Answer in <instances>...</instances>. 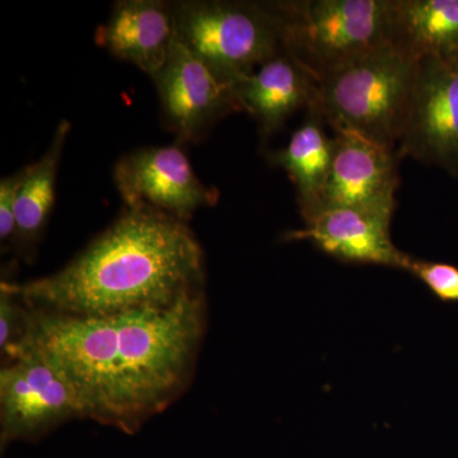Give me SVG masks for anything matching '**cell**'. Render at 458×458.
Returning a JSON list of instances; mask_svg holds the SVG:
<instances>
[{
    "label": "cell",
    "instance_id": "d6986e66",
    "mask_svg": "<svg viewBox=\"0 0 458 458\" xmlns=\"http://www.w3.org/2000/svg\"><path fill=\"white\" fill-rule=\"evenodd\" d=\"M26 170L17 171L0 181V245L2 251L13 249L16 240V201Z\"/></svg>",
    "mask_w": 458,
    "mask_h": 458
},
{
    "label": "cell",
    "instance_id": "4fadbf2b",
    "mask_svg": "<svg viewBox=\"0 0 458 458\" xmlns=\"http://www.w3.org/2000/svg\"><path fill=\"white\" fill-rule=\"evenodd\" d=\"M241 110L252 114L264 137L274 134L301 108L315 102V84L285 51L278 54L236 86Z\"/></svg>",
    "mask_w": 458,
    "mask_h": 458
},
{
    "label": "cell",
    "instance_id": "8fae6325",
    "mask_svg": "<svg viewBox=\"0 0 458 458\" xmlns=\"http://www.w3.org/2000/svg\"><path fill=\"white\" fill-rule=\"evenodd\" d=\"M393 216L358 209L333 208L304 218L303 229L289 240L311 241L325 254L351 264L381 265L408 271L411 256L391 240Z\"/></svg>",
    "mask_w": 458,
    "mask_h": 458
},
{
    "label": "cell",
    "instance_id": "9a60e30c",
    "mask_svg": "<svg viewBox=\"0 0 458 458\" xmlns=\"http://www.w3.org/2000/svg\"><path fill=\"white\" fill-rule=\"evenodd\" d=\"M71 131V123L62 120L57 125L49 149L38 161L25 167L16 201V240L14 251L31 259L53 212L56 198V176L63 148Z\"/></svg>",
    "mask_w": 458,
    "mask_h": 458
},
{
    "label": "cell",
    "instance_id": "7a4b0ae2",
    "mask_svg": "<svg viewBox=\"0 0 458 458\" xmlns=\"http://www.w3.org/2000/svg\"><path fill=\"white\" fill-rule=\"evenodd\" d=\"M203 284V251L191 229L140 205L126 208L63 269L18 291L36 311L110 316L170 306Z\"/></svg>",
    "mask_w": 458,
    "mask_h": 458
},
{
    "label": "cell",
    "instance_id": "3957f363",
    "mask_svg": "<svg viewBox=\"0 0 458 458\" xmlns=\"http://www.w3.org/2000/svg\"><path fill=\"white\" fill-rule=\"evenodd\" d=\"M417 64L386 45L313 83L315 106L335 131L354 132L394 152Z\"/></svg>",
    "mask_w": 458,
    "mask_h": 458
},
{
    "label": "cell",
    "instance_id": "6da1fadb",
    "mask_svg": "<svg viewBox=\"0 0 458 458\" xmlns=\"http://www.w3.org/2000/svg\"><path fill=\"white\" fill-rule=\"evenodd\" d=\"M205 327L204 289L170 306L110 316L30 309L16 357L44 358L73 385L86 419L134 434L188 388Z\"/></svg>",
    "mask_w": 458,
    "mask_h": 458
},
{
    "label": "cell",
    "instance_id": "ac0fdd59",
    "mask_svg": "<svg viewBox=\"0 0 458 458\" xmlns=\"http://www.w3.org/2000/svg\"><path fill=\"white\" fill-rule=\"evenodd\" d=\"M408 271L420 279L443 302L458 303V267L412 258Z\"/></svg>",
    "mask_w": 458,
    "mask_h": 458
},
{
    "label": "cell",
    "instance_id": "2e32d148",
    "mask_svg": "<svg viewBox=\"0 0 458 458\" xmlns=\"http://www.w3.org/2000/svg\"><path fill=\"white\" fill-rule=\"evenodd\" d=\"M321 117L313 102L289 143L270 155V161L284 168L293 181L302 216L318 203L333 161L334 140L322 128Z\"/></svg>",
    "mask_w": 458,
    "mask_h": 458
},
{
    "label": "cell",
    "instance_id": "52a82bcc",
    "mask_svg": "<svg viewBox=\"0 0 458 458\" xmlns=\"http://www.w3.org/2000/svg\"><path fill=\"white\" fill-rule=\"evenodd\" d=\"M399 156L458 174V55L418 59Z\"/></svg>",
    "mask_w": 458,
    "mask_h": 458
},
{
    "label": "cell",
    "instance_id": "5b68a950",
    "mask_svg": "<svg viewBox=\"0 0 458 458\" xmlns=\"http://www.w3.org/2000/svg\"><path fill=\"white\" fill-rule=\"evenodd\" d=\"M171 8L176 38L228 82L238 84L284 51L270 2L181 0Z\"/></svg>",
    "mask_w": 458,
    "mask_h": 458
},
{
    "label": "cell",
    "instance_id": "e0dca14e",
    "mask_svg": "<svg viewBox=\"0 0 458 458\" xmlns=\"http://www.w3.org/2000/svg\"><path fill=\"white\" fill-rule=\"evenodd\" d=\"M30 309L16 283L3 280L0 285V352L5 361L16 357L25 340Z\"/></svg>",
    "mask_w": 458,
    "mask_h": 458
},
{
    "label": "cell",
    "instance_id": "9c48e42d",
    "mask_svg": "<svg viewBox=\"0 0 458 458\" xmlns=\"http://www.w3.org/2000/svg\"><path fill=\"white\" fill-rule=\"evenodd\" d=\"M114 180L126 208L146 205L185 223L218 200V191L201 182L177 141L123 156L114 165Z\"/></svg>",
    "mask_w": 458,
    "mask_h": 458
},
{
    "label": "cell",
    "instance_id": "7c38bea8",
    "mask_svg": "<svg viewBox=\"0 0 458 458\" xmlns=\"http://www.w3.org/2000/svg\"><path fill=\"white\" fill-rule=\"evenodd\" d=\"M176 32L171 2L120 0L107 22L99 27L96 41L117 59L131 63L156 77L171 53Z\"/></svg>",
    "mask_w": 458,
    "mask_h": 458
},
{
    "label": "cell",
    "instance_id": "277c9868",
    "mask_svg": "<svg viewBox=\"0 0 458 458\" xmlns=\"http://www.w3.org/2000/svg\"><path fill=\"white\" fill-rule=\"evenodd\" d=\"M283 47L313 83L388 45L390 0L270 2Z\"/></svg>",
    "mask_w": 458,
    "mask_h": 458
},
{
    "label": "cell",
    "instance_id": "8992f818",
    "mask_svg": "<svg viewBox=\"0 0 458 458\" xmlns=\"http://www.w3.org/2000/svg\"><path fill=\"white\" fill-rule=\"evenodd\" d=\"M86 419L64 373L33 352H20L0 370V445L38 441L57 427Z\"/></svg>",
    "mask_w": 458,
    "mask_h": 458
},
{
    "label": "cell",
    "instance_id": "5bb4252c",
    "mask_svg": "<svg viewBox=\"0 0 458 458\" xmlns=\"http://www.w3.org/2000/svg\"><path fill=\"white\" fill-rule=\"evenodd\" d=\"M388 45L403 55H458V0H390Z\"/></svg>",
    "mask_w": 458,
    "mask_h": 458
},
{
    "label": "cell",
    "instance_id": "30bf717a",
    "mask_svg": "<svg viewBox=\"0 0 458 458\" xmlns=\"http://www.w3.org/2000/svg\"><path fill=\"white\" fill-rule=\"evenodd\" d=\"M335 132L327 182L318 203L303 218L333 208H358L394 216L399 185L394 152L354 132Z\"/></svg>",
    "mask_w": 458,
    "mask_h": 458
},
{
    "label": "cell",
    "instance_id": "ba28073f",
    "mask_svg": "<svg viewBox=\"0 0 458 458\" xmlns=\"http://www.w3.org/2000/svg\"><path fill=\"white\" fill-rule=\"evenodd\" d=\"M152 80L162 117L177 143H198L222 117L241 110L237 84L216 74L177 38L164 68Z\"/></svg>",
    "mask_w": 458,
    "mask_h": 458
}]
</instances>
